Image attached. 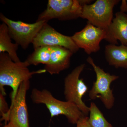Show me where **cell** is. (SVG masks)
<instances>
[{
  "label": "cell",
  "instance_id": "13",
  "mask_svg": "<svg viewBox=\"0 0 127 127\" xmlns=\"http://www.w3.org/2000/svg\"><path fill=\"white\" fill-rule=\"evenodd\" d=\"M104 53L109 65L127 69V46L109 44L105 47Z\"/></svg>",
  "mask_w": 127,
  "mask_h": 127
},
{
  "label": "cell",
  "instance_id": "16",
  "mask_svg": "<svg viewBox=\"0 0 127 127\" xmlns=\"http://www.w3.org/2000/svg\"><path fill=\"white\" fill-rule=\"evenodd\" d=\"M89 108L88 122L91 127H113L95 103L91 102Z\"/></svg>",
  "mask_w": 127,
  "mask_h": 127
},
{
  "label": "cell",
  "instance_id": "3",
  "mask_svg": "<svg viewBox=\"0 0 127 127\" xmlns=\"http://www.w3.org/2000/svg\"><path fill=\"white\" fill-rule=\"evenodd\" d=\"M87 61L93 68L96 77L89 92V98L91 100L99 98L107 109H112L114 106L115 98L111 85L119 77L106 72L95 64L91 57L87 58Z\"/></svg>",
  "mask_w": 127,
  "mask_h": 127
},
{
  "label": "cell",
  "instance_id": "10",
  "mask_svg": "<svg viewBox=\"0 0 127 127\" xmlns=\"http://www.w3.org/2000/svg\"><path fill=\"white\" fill-rule=\"evenodd\" d=\"M34 48L41 46H61L76 53L79 48L73 40L71 36H67L57 31L46 23L43 26L32 43Z\"/></svg>",
  "mask_w": 127,
  "mask_h": 127
},
{
  "label": "cell",
  "instance_id": "9",
  "mask_svg": "<svg viewBox=\"0 0 127 127\" xmlns=\"http://www.w3.org/2000/svg\"><path fill=\"white\" fill-rule=\"evenodd\" d=\"M107 30L97 27L87 22L85 27L71 36L79 48L84 50L88 55L98 52L100 44L106 36Z\"/></svg>",
  "mask_w": 127,
  "mask_h": 127
},
{
  "label": "cell",
  "instance_id": "6",
  "mask_svg": "<svg viewBox=\"0 0 127 127\" xmlns=\"http://www.w3.org/2000/svg\"><path fill=\"white\" fill-rule=\"evenodd\" d=\"M118 0H97L92 4L82 6L81 18L92 25L107 30L113 20L114 7Z\"/></svg>",
  "mask_w": 127,
  "mask_h": 127
},
{
  "label": "cell",
  "instance_id": "14",
  "mask_svg": "<svg viewBox=\"0 0 127 127\" xmlns=\"http://www.w3.org/2000/svg\"><path fill=\"white\" fill-rule=\"evenodd\" d=\"M11 39L7 25L2 23L0 25V53H6L12 61H21L17 54L19 46L12 43Z\"/></svg>",
  "mask_w": 127,
  "mask_h": 127
},
{
  "label": "cell",
  "instance_id": "18",
  "mask_svg": "<svg viewBox=\"0 0 127 127\" xmlns=\"http://www.w3.org/2000/svg\"><path fill=\"white\" fill-rule=\"evenodd\" d=\"M76 127H91L88 122V117L84 116L81 118L76 123Z\"/></svg>",
  "mask_w": 127,
  "mask_h": 127
},
{
  "label": "cell",
  "instance_id": "20",
  "mask_svg": "<svg viewBox=\"0 0 127 127\" xmlns=\"http://www.w3.org/2000/svg\"><path fill=\"white\" fill-rule=\"evenodd\" d=\"M93 1L91 0H79V3L82 7L86 5L91 4V2Z\"/></svg>",
  "mask_w": 127,
  "mask_h": 127
},
{
  "label": "cell",
  "instance_id": "2",
  "mask_svg": "<svg viewBox=\"0 0 127 127\" xmlns=\"http://www.w3.org/2000/svg\"><path fill=\"white\" fill-rule=\"evenodd\" d=\"M30 97L35 104H45L52 118L59 115H63L69 123L75 124H76L81 118L85 116L74 103L58 100L47 89H33Z\"/></svg>",
  "mask_w": 127,
  "mask_h": 127
},
{
  "label": "cell",
  "instance_id": "15",
  "mask_svg": "<svg viewBox=\"0 0 127 127\" xmlns=\"http://www.w3.org/2000/svg\"><path fill=\"white\" fill-rule=\"evenodd\" d=\"M51 47L45 46L34 48V51L28 57L26 61L30 65L37 66L40 64L47 65L51 57Z\"/></svg>",
  "mask_w": 127,
  "mask_h": 127
},
{
  "label": "cell",
  "instance_id": "8",
  "mask_svg": "<svg viewBox=\"0 0 127 127\" xmlns=\"http://www.w3.org/2000/svg\"><path fill=\"white\" fill-rule=\"evenodd\" d=\"M30 87V80L21 84L15 99L11 103L9 112L1 119L6 124L9 122L14 127H30L26 103V95Z\"/></svg>",
  "mask_w": 127,
  "mask_h": 127
},
{
  "label": "cell",
  "instance_id": "4",
  "mask_svg": "<svg viewBox=\"0 0 127 127\" xmlns=\"http://www.w3.org/2000/svg\"><path fill=\"white\" fill-rule=\"evenodd\" d=\"M86 66L82 64L75 67L65 78L64 81V93L66 101L75 104L85 116L89 113V108L82 100L88 91V87L80 75Z\"/></svg>",
  "mask_w": 127,
  "mask_h": 127
},
{
  "label": "cell",
  "instance_id": "7",
  "mask_svg": "<svg viewBox=\"0 0 127 127\" xmlns=\"http://www.w3.org/2000/svg\"><path fill=\"white\" fill-rule=\"evenodd\" d=\"M82 10L79 0H49L46 9L39 15L36 21L74 20L81 17Z\"/></svg>",
  "mask_w": 127,
  "mask_h": 127
},
{
  "label": "cell",
  "instance_id": "12",
  "mask_svg": "<svg viewBox=\"0 0 127 127\" xmlns=\"http://www.w3.org/2000/svg\"><path fill=\"white\" fill-rule=\"evenodd\" d=\"M105 40L110 44L117 45L118 41L121 45L127 46V15L118 12L115 14L111 25L107 30Z\"/></svg>",
  "mask_w": 127,
  "mask_h": 127
},
{
  "label": "cell",
  "instance_id": "22",
  "mask_svg": "<svg viewBox=\"0 0 127 127\" xmlns=\"http://www.w3.org/2000/svg\"></svg>",
  "mask_w": 127,
  "mask_h": 127
},
{
  "label": "cell",
  "instance_id": "19",
  "mask_svg": "<svg viewBox=\"0 0 127 127\" xmlns=\"http://www.w3.org/2000/svg\"><path fill=\"white\" fill-rule=\"evenodd\" d=\"M120 12L125 13L127 12V0H123L120 6Z\"/></svg>",
  "mask_w": 127,
  "mask_h": 127
},
{
  "label": "cell",
  "instance_id": "5",
  "mask_svg": "<svg viewBox=\"0 0 127 127\" xmlns=\"http://www.w3.org/2000/svg\"><path fill=\"white\" fill-rule=\"evenodd\" d=\"M0 19L2 23L7 25L11 39L25 50L32 43L43 26L47 23L45 21H36L35 23H28L12 20L1 13L0 14Z\"/></svg>",
  "mask_w": 127,
  "mask_h": 127
},
{
  "label": "cell",
  "instance_id": "17",
  "mask_svg": "<svg viewBox=\"0 0 127 127\" xmlns=\"http://www.w3.org/2000/svg\"><path fill=\"white\" fill-rule=\"evenodd\" d=\"M5 96L0 93V114L1 117L7 113L10 109L6 100Z\"/></svg>",
  "mask_w": 127,
  "mask_h": 127
},
{
  "label": "cell",
  "instance_id": "11",
  "mask_svg": "<svg viewBox=\"0 0 127 127\" xmlns=\"http://www.w3.org/2000/svg\"><path fill=\"white\" fill-rule=\"evenodd\" d=\"M73 53L65 47H51L50 61L44 69L50 75L58 74L70 67L71 58Z\"/></svg>",
  "mask_w": 127,
  "mask_h": 127
},
{
  "label": "cell",
  "instance_id": "21",
  "mask_svg": "<svg viewBox=\"0 0 127 127\" xmlns=\"http://www.w3.org/2000/svg\"><path fill=\"white\" fill-rule=\"evenodd\" d=\"M2 127H14L13 125H12L10 123L8 122L7 124H6Z\"/></svg>",
  "mask_w": 127,
  "mask_h": 127
},
{
  "label": "cell",
  "instance_id": "1",
  "mask_svg": "<svg viewBox=\"0 0 127 127\" xmlns=\"http://www.w3.org/2000/svg\"><path fill=\"white\" fill-rule=\"evenodd\" d=\"M29 66L26 61L15 62L6 53H0V93L5 96V87H11L12 90L11 103L15 99L18 89L22 82L30 80L34 75L46 72L44 68L30 71L28 68Z\"/></svg>",
  "mask_w": 127,
  "mask_h": 127
}]
</instances>
